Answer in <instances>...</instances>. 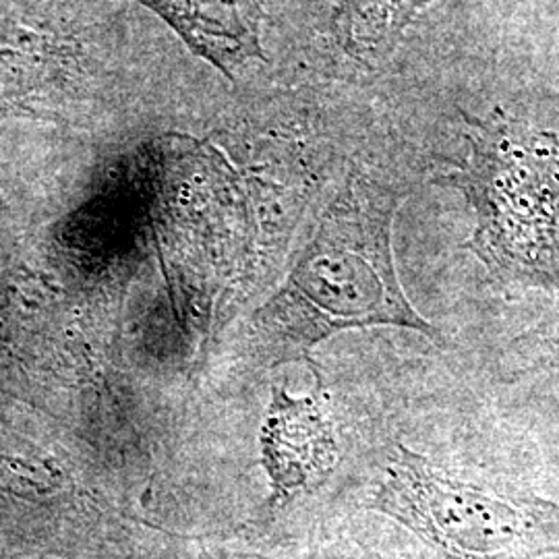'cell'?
<instances>
[{
    "label": "cell",
    "mask_w": 559,
    "mask_h": 559,
    "mask_svg": "<svg viewBox=\"0 0 559 559\" xmlns=\"http://www.w3.org/2000/svg\"><path fill=\"white\" fill-rule=\"evenodd\" d=\"M399 198L371 180H353L323 212L278 293L253 316L261 350L274 362H307L334 334L394 325L441 342L404 295L390 228Z\"/></svg>",
    "instance_id": "obj_1"
},
{
    "label": "cell",
    "mask_w": 559,
    "mask_h": 559,
    "mask_svg": "<svg viewBox=\"0 0 559 559\" xmlns=\"http://www.w3.org/2000/svg\"><path fill=\"white\" fill-rule=\"evenodd\" d=\"M441 559H540L559 554V506L506 480L441 468L399 443L367 501Z\"/></svg>",
    "instance_id": "obj_2"
},
{
    "label": "cell",
    "mask_w": 559,
    "mask_h": 559,
    "mask_svg": "<svg viewBox=\"0 0 559 559\" xmlns=\"http://www.w3.org/2000/svg\"><path fill=\"white\" fill-rule=\"evenodd\" d=\"M471 156L452 182L477 210L466 242L498 276L531 286L559 284V150L547 133L503 120L477 122Z\"/></svg>",
    "instance_id": "obj_3"
},
{
    "label": "cell",
    "mask_w": 559,
    "mask_h": 559,
    "mask_svg": "<svg viewBox=\"0 0 559 559\" xmlns=\"http://www.w3.org/2000/svg\"><path fill=\"white\" fill-rule=\"evenodd\" d=\"M336 454L334 425L325 415L321 385L305 399L274 388L261 427V462L272 485V510H284L323 485L334 471Z\"/></svg>",
    "instance_id": "obj_4"
},
{
    "label": "cell",
    "mask_w": 559,
    "mask_h": 559,
    "mask_svg": "<svg viewBox=\"0 0 559 559\" xmlns=\"http://www.w3.org/2000/svg\"><path fill=\"white\" fill-rule=\"evenodd\" d=\"M168 21L185 41L226 75L263 59L260 0H140Z\"/></svg>",
    "instance_id": "obj_5"
},
{
    "label": "cell",
    "mask_w": 559,
    "mask_h": 559,
    "mask_svg": "<svg viewBox=\"0 0 559 559\" xmlns=\"http://www.w3.org/2000/svg\"><path fill=\"white\" fill-rule=\"evenodd\" d=\"M559 369V300L535 325L512 340L503 357V376L522 380Z\"/></svg>",
    "instance_id": "obj_6"
},
{
    "label": "cell",
    "mask_w": 559,
    "mask_h": 559,
    "mask_svg": "<svg viewBox=\"0 0 559 559\" xmlns=\"http://www.w3.org/2000/svg\"><path fill=\"white\" fill-rule=\"evenodd\" d=\"M307 559H388L376 547L350 535L321 540Z\"/></svg>",
    "instance_id": "obj_7"
}]
</instances>
